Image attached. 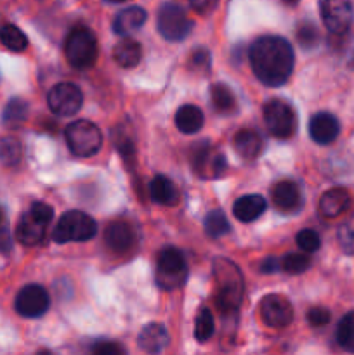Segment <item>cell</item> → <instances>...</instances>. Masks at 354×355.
Wrapping results in <instances>:
<instances>
[{"label": "cell", "instance_id": "29", "mask_svg": "<svg viewBox=\"0 0 354 355\" xmlns=\"http://www.w3.org/2000/svg\"><path fill=\"white\" fill-rule=\"evenodd\" d=\"M210 99L215 111L219 113H231L235 110V96L224 83H215L210 89Z\"/></svg>", "mask_w": 354, "mask_h": 355}, {"label": "cell", "instance_id": "24", "mask_svg": "<svg viewBox=\"0 0 354 355\" xmlns=\"http://www.w3.org/2000/svg\"><path fill=\"white\" fill-rule=\"evenodd\" d=\"M174 121H176V127L179 128V132L193 135L201 130L205 118L200 107L193 106V104H184V106H180L177 110Z\"/></svg>", "mask_w": 354, "mask_h": 355}, {"label": "cell", "instance_id": "13", "mask_svg": "<svg viewBox=\"0 0 354 355\" xmlns=\"http://www.w3.org/2000/svg\"><path fill=\"white\" fill-rule=\"evenodd\" d=\"M260 319L269 328H287L294 319V307L290 302L281 295H267L260 300Z\"/></svg>", "mask_w": 354, "mask_h": 355}, {"label": "cell", "instance_id": "21", "mask_svg": "<svg viewBox=\"0 0 354 355\" xmlns=\"http://www.w3.org/2000/svg\"><path fill=\"white\" fill-rule=\"evenodd\" d=\"M266 211V200L260 194L242 196L233 205V214L239 222H253Z\"/></svg>", "mask_w": 354, "mask_h": 355}, {"label": "cell", "instance_id": "28", "mask_svg": "<svg viewBox=\"0 0 354 355\" xmlns=\"http://www.w3.org/2000/svg\"><path fill=\"white\" fill-rule=\"evenodd\" d=\"M337 342L346 352L354 354V311L347 312L337 326Z\"/></svg>", "mask_w": 354, "mask_h": 355}, {"label": "cell", "instance_id": "22", "mask_svg": "<svg viewBox=\"0 0 354 355\" xmlns=\"http://www.w3.org/2000/svg\"><path fill=\"white\" fill-rule=\"evenodd\" d=\"M233 146H235V151L243 159H255L262 151V139L255 130L243 128V130H238L235 134Z\"/></svg>", "mask_w": 354, "mask_h": 355}, {"label": "cell", "instance_id": "6", "mask_svg": "<svg viewBox=\"0 0 354 355\" xmlns=\"http://www.w3.org/2000/svg\"><path fill=\"white\" fill-rule=\"evenodd\" d=\"M187 277V263L183 252L174 246L163 248L156 262V283L162 290L172 291L183 286Z\"/></svg>", "mask_w": 354, "mask_h": 355}, {"label": "cell", "instance_id": "46", "mask_svg": "<svg viewBox=\"0 0 354 355\" xmlns=\"http://www.w3.org/2000/svg\"><path fill=\"white\" fill-rule=\"evenodd\" d=\"M285 3H287V6H295V3L298 2V0H283Z\"/></svg>", "mask_w": 354, "mask_h": 355}, {"label": "cell", "instance_id": "18", "mask_svg": "<svg viewBox=\"0 0 354 355\" xmlns=\"http://www.w3.org/2000/svg\"><path fill=\"white\" fill-rule=\"evenodd\" d=\"M351 207V194L344 187H333L323 193L319 198V211L323 217L335 218L342 215L344 211L349 210Z\"/></svg>", "mask_w": 354, "mask_h": 355}, {"label": "cell", "instance_id": "4", "mask_svg": "<svg viewBox=\"0 0 354 355\" xmlns=\"http://www.w3.org/2000/svg\"><path fill=\"white\" fill-rule=\"evenodd\" d=\"M97 225L90 215L83 211L71 210L61 215L52 231V239L56 243H83L96 236Z\"/></svg>", "mask_w": 354, "mask_h": 355}, {"label": "cell", "instance_id": "2", "mask_svg": "<svg viewBox=\"0 0 354 355\" xmlns=\"http://www.w3.org/2000/svg\"><path fill=\"white\" fill-rule=\"evenodd\" d=\"M215 302L222 314H233L238 311L245 293L243 276L238 267L228 259H217L214 262Z\"/></svg>", "mask_w": 354, "mask_h": 355}, {"label": "cell", "instance_id": "5", "mask_svg": "<svg viewBox=\"0 0 354 355\" xmlns=\"http://www.w3.org/2000/svg\"><path fill=\"white\" fill-rule=\"evenodd\" d=\"M65 139L69 151L80 158L94 156L103 146V134L99 127L89 120H76L69 123L65 130Z\"/></svg>", "mask_w": 354, "mask_h": 355}, {"label": "cell", "instance_id": "47", "mask_svg": "<svg viewBox=\"0 0 354 355\" xmlns=\"http://www.w3.org/2000/svg\"><path fill=\"white\" fill-rule=\"evenodd\" d=\"M108 2H113V3H124V2H127V0H108Z\"/></svg>", "mask_w": 354, "mask_h": 355}, {"label": "cell", "instance_id": "42", "mask_svg": "<svg viewBox=\"0 0 354 355\" xmlns=\"http://www.w3.org/2000/svg\"><path fill=\"white\" fill-rule=\"evenodd\" d=\"M12 250V234L3 225L0 227V253H9Z\"/></svg>", "mask_w": 354, "mask_h": 355}, {"label": "cell", "instance_id": "23", "mask_svg": "<svg viewBox=\"0 0 354 355\" xmlns=\"http://www.w3.org/2000/svg\"><path fill=\"white\" fill-rule=\"evenodd\" d=\"M149 198L163 207H174L179 201V191L165 175H156L149 182Z\"/></svg>", "mask_w": 354, "mask_h": 355}, {"label": "cell", "instance_id": "12", "mask_svg": "<svg viewBox=\"0 0 354 355\" xmlns=\"http://www.w3.org/2000/svg\"><path fill=\"white\" fill-rule=\"evenodd\" d=\"M14 307L19 315L26 319H37L44 315L51 307V298H49L47 290L40 284H28L21 288L17 293Z\"/></svg>", "mask_w": 354, "mask_h": 355}, {"label": "cell", "instance_id": "8", "mask_svg": "<svg viewBox=\"0 0 354 355\" xmlns=\"http://www.w3.org/2000/svg\"><path fill=\"white\" fill-rule=\"evenodd\" d=\"M264 123L271 135L276 139H288L297 128V116L292 106L281 99H271L264 104Z\"/></svg>", "mask_w": 354, "mask_h": 355}, {"label": "cell", "instance_id": "15", "mask_svg": "<svg viewBox=\"0 0 354 355\" xmlns=\"http://www.w3.org/2000/svg\"><path fill=\"white\" fill-rule=\"evenodd\" d=\"M47 222L40 220L37 215L31 211L24 214L21 220L17 222L16 239L24 246H37L44 241L45 231H47Z\"/></svg>", "mask_w": 354, "mask_h": 355}, {"label": "cell", "instance_id": "9", "mask_svg": "<svg viewBox=\"0 0 354 355\" xmlns=\"http://www.w3.org/2000/svg\"><path fill=\"white\" fill-rule=\"evenodd\" d=\"M191 166L201 179H217L224 173L228 162L210 142H198L191 149Z\"/></svg>", "mask_w": 354, "mask_h": 355}, {"label": "cell", "instance_id": "26", "mask_svg": "<svg viewBox=\"0 0 354 355\" xmlns=\"http://www.w3.org/2000/svg\"><path fill=\"white\" fill-rule=\"evenodd\" d=\"M0 42L3 47L12 52H23L28 47L26 35L14 24H3L0 28Z\"/></svg>", "mask_w": 354, "mask_h": 355}, {"label": "cell", "instance_id": "7", "mask_svg": "<svg viewBox=\"0 0 354 355\" xmlns=\"http://www.w3.org/2000/svg\"><path fill=\"white\" fill-rule=\"evenodd\" d=\"M156 24L160 35L169 42H183L193 30V23L187 17L186 10L172 2H167L160 7Z\"/></svg>", "mask_w": 354, "mask_h": 355}, {"label": "cell", "instance_id": "20", "mask_svg": "<svg viewBox=\"0 0 354 355\" xmlns=\"http://www.w3.org/2000/svg\"><path fill=\"white\" fill-rule=\"evenodd\" d=\"M137 343L146 354L156 355L169 345V331L165 329V326L158 324V322H151V324L144 326L142 331L139 333Z\"/></svg>", "mask_w": 354, "mask_h": 355}, {"label": "cell", "instance_id": "35", "mask_svg": "<svg viewBox=\"0 0 354 355\" xmlns=\"http://www.w3.org/2000/svg\"><path fill=\"white\" fill-rule=\"evenodd\" d=\"M297 245L302 252H318L319 246H321V239H319V234L312 229H302L297 234Z\"/></svg>", "mask_w": 354, "mask_h": 355}, {"label": "cell", "instance_id": "14", "mask_svg": "<svg viewBox=\"0 0 354 355\" xmlns=\"http://www.w3.org/2000/svg\"><path fill=\"white\" fill-rule=\"evenodd\" d=\"M271 196H273L274 207L285 214H294L302 205L301 187L294 180H281V182L274 184Z\"/></svg>", "mask_w": 354, "mask_h": 355}, {"label": "cell", "instance_id": "41", "mask_svg": "<svg viewBox=\"0 0 354 355\" xmlns=\"http://www.w3.org/2000/svg\"><path fill=\"white\" fill-rule=\"evenodd\" d=\"M217 3H219V0H189V6L200 14L212 12V10L217 7Z\"/></svg>", "mask_w": 354, "mask_h": 355}, {"label": "cell", "instance_id": "31", "mask_svg": "<svg viewBox=\"0 0 354 355\" xmlns=\"http://www.w3.org/2000/svg\"><path fill=\"white\" fill-rule=\"evenodd\" d=\"M28 116V104L23 99H10L6 104L2 113V120L7 127H17Z\"/></svg>", "mask_w": 354, "mask_h": 355}, {"label": "cell", "instance_id": "27", "mask_svg": "<svg viewBox=\"0 0 354 355\" xmlns=\"http://www.w3.org/2000/svg\"><path fill=\"white\" fill-rule=\"evenodd\" d=\"M21 156H23V146H21V142L16 137L7 135V137L0 139V163L2 165H17Z\"/></svg>", "mask_w": 354, "mask_h": 355}, {"label": "cell", "instance_id": "33", "mask_svg": "<svg viewBox=\"0 0 354 355\" xmlns=\"http://www.w3.org/2000/svg\"><path fill=\"white\" fill-rule=\"evenodd\" d=\"M337 241L347 255H354V215L344 220L337 231Z\"/></svg>", "mask_w": 354, "mask_h": 355}, {"label": "cell", "instance_id": "25", "mask_svg": "<svg viewBox=\"0 0 354 355\" xmlns=\"http://www.w3.org/2000/svg\"><path fill=\"white\" fill-rule=\"evenodd\" d=\"M113 58L118 66L121 68H135L142 58L141 44L132 38H125V40L118 42L113 49Z\"/></svg>", "mask_w": 354, "mask_h": 355}, {"label": "cell", "instance_id": "17", "mask_svg": "<svg viewBox=\"0 0 354 355\" xmlns=\"http://www.w3.org/2000/svg\"><path fill=\"white\" fill-rule=\"evenodd\" d=\"M339 120L330 113H318L309 121V134L312 141L318 144H330L339 137Z\"/></svg>", "mask_w": 354, "mask_h": 355}, {"label": "cell", "instance_id": "36", "mask_svg": "<svg viewBox=\"0 0 354 355\" xmlns=\"http://www.w3.org/2000/svg\"><path fill=\"white\" fill-rule=\"evenodd\" d=\"M297 40L304 49L316 47V44H318L319 40V33L318 30H316L314 24L311 23L301 24V26L297 28Z\"/></svg>", "mask_w": 354, "mask_h": 355}, {"label": "cell", "instance_id": "38", "mask_svg": "<svg viewBox=\"0 0 354 355\" xmlns=\"http://www.w3.org/2000/svg\"><path fill=\"white\" fill-rule=\"evenodd\" d=\"M189 66L193 69H207L210 66V54L205 49H196L189 58Z\"/></svg>", "mask_w": 354, "mask_h": 355}, {"label": "cell", "instance_id": "40", "mask_svg": "<svg viewBox=\"0 0 354 355\" xmlns=\"http://www.w3.org/2000/svg\"><path fill=\"white\" fill-rule=\"evenodd\" d=\"M30 211L33 215H37L40 220L47 222V224H51L52 217H54V210H52V207H49L47 203H33L31 205Z\"/></svg>", "mask_w": 354, "mask_h": 355}, {"label": "cell", "instance_id": "1", "mask_svg": "<svg viewBox=\"0 0 354 355\" xmlns=\"http://www.w3.org/2000/svg\"><path fill=\"white\" fill-rule=\"evenodd\" d=\"M248 61L253 75L267 87H281L294 71V49L283 37L266 35L250 45Z\"/></svg>", "mask_w": 354, "mask_h": 355}, {"label": "cell", "instance_id": "43", "mask_svg": "<svg viewBox=\"0 0 354 355\" xmlns=\"http://www.w3.org/2000/svg\"><path fill=\"white\" fill-rule=\"evenodd\" d=\"M278 269H280V262H278L274 257H267V259L262 260V263H260V272L262 274H274Z\"/></svg>", "mask_w": 354, "mask_h": 355}, {"label": "cell", "instance_id": "19", "mask_svg": "<svg viewBox=\"0 0 354 355\" xmlns=\"http://www.w3.org/2000/svg\"><path fill=\"white\" fill-rule=\"evenodd\" d=\"M146 19H148V14H146V10L142 7H127V9H121L115 16L113 31L117 35H120V37H127V35L137 31L146 23Z\"/></svg>", "mask_w": 354, "mask_h": 355}, {"label": "cell", "instance_id": "44", "mask_svg": "<svg viewBox=\"0 0 354 355\" xmlns=\"http://www.w3.org/2000/svg\"><path fill=\"white\" fill-rule=\"evenodd\" d=\"M3 220H6V214H3V210L0 208V227H3Z\"/></svg>", "mask_w": 354, "mask_h": 355}, {"label": "cell", "instance_id": "32", "mask_svg": "<svg viewBox=\"0 0 354 355\" xmlns=\"http://www.w3.org/2000/svg\"><path fill=\"white\" fill-rule=\"evenodd\" d=\"M215 331V322L214 315L208 309H200L196 315V321H194V338L200 343H205L207 340L212 338Z\"/></svg>", "mask_w": 354, "mask_h": 355}, {"label": "cell", "instance_id": "34", "mask_svg": "<svg viewBox=\"0 0 354 355\" xmlns=\"http://www.w3.org/2000/svg\"><path fill=\"white\" fill-rule=\"evenodd\" d=\"M311 267V260L304 253H288L281 260V269L288 274H302Z\"/></svg>", "mask_w": 354, "mask_h": 355}, {"label": "cell", "instance_id": "10", "mask_svg": "<svg viewBox=\"0 0 354 355\" xmlns=\"http://www.w3.org/2000/svg\"><path fill=\"white\" fill-rule=\"evenodd\" d=\"M319 14L326 30L333 35H344L353 24L354 10L351 0H319Z\"/></svg>", "mask_w": 354, "mask_h": 355}, {"label": "cell", "instance_id": "45", "mask_svg": "<svg viewBox=\"0 0 354 355\" xmlns=\"http://www.w3.org/2000/svg\"><path fill=\"white\" fill-rule=\"evenodd\" d=\"M37 355H54L51 352V350H40V352H37Z\"/></svg>", "mask_w": 354, "mask_h": 355}, {"label": "cell", "instance_id": "3", "mask_svg": "<svg viewBox=\"0 0 354 355\" xmlns=\"http://www.w3.org/2000/svg\"><path fill=\"white\" fill-rule=\"evenodd\" d=\"M66 61L76 69H89L97 61L96 35L85 26H75L65 40Z\"/></svg>", "mask_w": 354, "mask_h": 355}, {"label": "cell", "instance_id": "16", "mask_svg": "<svg viewBox=\"0 0 354 355\" xmlns=\"http://www.w3.org/2000/svg\"><path fill=\"white\" fill-rule=\"evenodd\" d=\"M104 241L108 248L115 253H125L134 246L135 232L130 224L124 220H115L104 231Z\"/></svg>", "mask_w": 354, "mask_h": 355}, {"label": "cell", "instance_id": "39", "mask_svg": "<svg viewBox=\"0 0 354 355\" xmlns=\"http://www.w3.org/2000/svg\"><path fill=\"white\" fill-rule=\"evenodd\" d=\"M92 355H125L124 349L115 342H101L94 347Z\"/></svg>", "mask_w": 354, "mask_h": 355}, {"label": "cell", "instance_id": "11", "mask_svg": "<svg viewBox=\"0 0 354 355\" xmlns=\"http://www.w3.org/2000/svg\"><path fill=\"white\" fill-rule=\"evenodd\" d=\"M47 104L49 110L58 116H71V114L78 113L83 104L82 90L75 83H58L49 90Z\"/></svg>", "mask_w": 354, "mask_h": 355}, {"label": "cell", "instance_id": "30", "mask_svg": "<svg viewBox=\"0 0 354 355\" xmlns=\"http://www.w3.org/2000/svg\"><path fill=\"white\" fill-rule=\"evenodd\" d=\"M229 231H231V225H229L228 217L224 215V211H208V215L205 217V232H207L210 238H222V236L228 234Z\"/></svg>", "mask_w": 354, "mask_h": 355}, {"label": "cell", "instance_id": "37", "mask_svg": "<svg viewBox=\"0 0 354 355\" xmlns=\"http://www.w3.org/2000/svg\"><path fill=\"white\" fill-rule=\"evenodd\" d=\"M330 319H332V314L323 307H314L307 312L309 324L314 326V328H323V326L328 324Z\"/></svg>", "mask_w": 354, "mask_h": 355}]
</instances>
